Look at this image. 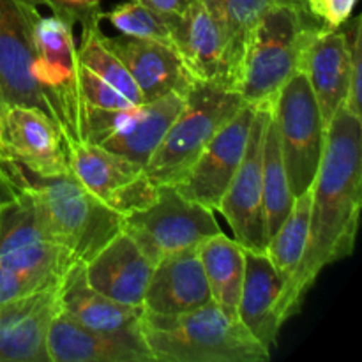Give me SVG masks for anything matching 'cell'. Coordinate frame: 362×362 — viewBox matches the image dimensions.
<instances>
[{
    "label": "cell",
    "instance_id": "cell-16",
    "mask_svg": "<svg viewBox=\"0 0 362 362\" xmlns=\"http://www.w3.org/2000/svg\"><path fill=\"white\" fill-rule=\"evenodd\" d=\"M49 362H152L140 325L103 332L78 324L62 310L53 317L46 336Z\"/></svg>",
    "mask_w": 362,
    "mask_h": 362
},
{
    "label": "cell",
    "instance_id": "cell-21",
    "mask_svg": "<svg viewBox=\"0 0 362 362\" xmlns=\"http://www.w3.org/2000/svg\"><path fill=\"white\" fill-rule=\"evenodd\" d=\"M285 281L279 278L265 251L244 250V279L237 317L244 327L271 352L283 327L279 315Z\"/></svg>",
    "mask_w": 362,
    "mask_h": 362
},
{
    "label": "cell",
    "instance_id": "cell-3",
    "mask_svg": "<svg viewBox=\"0 0 362 362\" xmlns=\"http://www.w3.org/2000/svg\"><path fill=\"white\" fill-rule=\"evenodd\" d=\"M324 25L306 6L283 4L265 11L247 32L235 78L244 103H274L279 88L300 71L304 53Z\"/></svg>",
    "mask_w": 362,
    "mask_h": 362
},
{
    "label": "cell",
    "instance_id": "cell-34",
    "mask_svg": "<svg viewBox=\"0 0 362 362\" xmlns=\"http://www.w3.org/2000/svg\"><path fill=\"white\" fill-rule=\"evenodd\" d=\"M30 2L37 7H49L52 14L69 21L71 25L83 23L103 13L101 0H30Z\"/></svg>",
    "mask_w": 362,
    "mask_h": 362
},
{
    "label": "cell",
    "instance_id": "cell-18",
    "mask_svg": "<svg viewBox=\"0 0 362 362\" xmlns=\"http://www.w3.org/2000/svg\"><path fill=\"white\" fill-rule=\"evenodd\" d=\"M105 42L129 71L131 78L140 88L144 103L154 101L170 92L187 94L193 85V78L186 71L173 46L154 39L126 35H105Z\"/></svg>",
    "mask_w": 362,
    "mask_h": 362
},
{
    "label": "cell",
    "instance_id": "cell-4",
    "mask_svg": "<svg viewBox=\"0 0 362 362\" xmlns=\"http://www.w3.org/2000/svg\"><path fill=\"white\" fill-rule=\"evenodd\" d=\"M16 187L35 198L46 221L78 264H87L108 240L122 232L120 212L92 194L71 172L42 177L16 163H0Z\"/></svg>",
    "mask_w": 362,
    "mask_h": 362
},
{
    "label": "cell",
    "instance_id": "cell-24",
    "mask_svg": "<svg viewBox=\"0 0 362 362\" xmlns=\"http://www.w3.org/2000/svg\"><path fill=\"white\" fill-rule=\"evenodd\" d=\"M184 101H186V94L170 92L154 101L144 103V108H141L138 119L127 129L106 138L99 145L145 168L151 156L161 144L168 127L172 126L175 117L182 110Z\"/></svg>",
    "mask_w": 362,
    "mask_h": 362
},
{
    "label": "cell",
    "instance_id": "cell-13",
    "mask_svg": "<svg viewBox=\"0 0 362 362\" xmlns=\"http://www.w3.org/2000/svg\"><path fill=\"white\" fill-rule=\"evenodd\" d=\"M25 166L42 177L69 172L67 148L59 126L39 110L4 105L0 112V163Z\"/></svg>",
    "mask_w": 362,
    "mask_h": 362
},
{
    "label": "cell",
    "instance_id": "cell-5",
    "mask_svg": "<svg viewBox=\"0 0 362 362\" xmlns=\"http://www.w3.org/2000/svg\"><path fill=\"white\" fill-rule=\"evenodd\" d=\"M246 105L232 87L193 81L182 110L145 165L156 186H175L186 177L214 134Z\"/></svg>",
    "mask_w": 362,
    "mask_h": 362
},
{
    "label": "cell",
    "instance_id": "cell-14",
    "mask_svg": "<svg viewBox=\"0 0 362 362\" xmlns=\"http://www.w3.org/2000/svg\"><path fill=\"white\" fill-rule=\"evenodd\" d=\"M255 112L257 105L246 103L214 134L186 177L173 186L182 197L211 211L218 209L219 200L243 161Z\"/></svg>",
    "mask_w": 362,
    "mask_h": 362
},
{
    "label": "cell",
    "instance_id": "cell-37",
    "mask_svg": "<svg viewBox=\"0 0 362 362\" xmlns=\"http://www.w3.org/2000/svg\"><path fill=\"white\" fill-rule=\"evenodd\" d=\"M18 193H20V189L14 186L13 180L9 179L6 170L0 165V211H2L7 204H11V202L18 197Z\"/></svg>",
    "mask_w": 362,
    "mask_h": 362
},
{
    "label": "cell",
    "instance_id": "cell-36",
    "mask_svg": "<svg viewBox=\"0 0 362 362\" xmlns=\"http://www.w3.org/2000/svg\"><path fill=\"white\" fill-rule=\"evenodd\" d=\"M140 2H144L145 6L154 9L156 13L173 20V18L179 16L180 13H184L186 7L189 6L191 2H194V0H140Z\"/></svg>",
    "mask_w": 362,
    "mask_h": 362
},
{
    "label": "cell",
    "instance_id": "cell-20",
    "mask_svg": "<svg viewBox=\"0 0 362 362\" xmlns=\"http://www.w3.org/2000/svg\"><path fill=\"white\" fill-rule=\"evenodd\" d=\"M212 300L197 247L161 258L152 267L144 297L148 313H186Z\"/></svg>",
    "mask_w": 362,
    "mask_h": 362
},
{
    "label": "cell",
    "instance_id": "cell-28",
    "mask_svg": "<svg viewBox=\"0 0 362 362\" xmlns=\"http://www.w3.org/2000/svg\"><path fill=\"white\" fill-rule=\"evenodd\" d=\"M262 173H264L265 225H267V237L271 239L276 230L285 221L290 209H292L293 200H296L292 189H290L288 175H286L285 161H283L281 154V145H279L278 127H276L274 113L272 112L271 117H269L267 131H265Z\"/></svg>",
    "mask_w": 362,
    "mask_h": 362
},
{
    "label": "cell",
    "instance_id": "cell-11",
    "mask_svg": "<svg viewBox=\"0 0 362 362\" xmlns=\"http://www.w3.org/2000/svg\"><path fill=\"white\" fill-rule=\"evenodd\" d=\"M67 163L69 172L92 194L122 216L148 207L158 198L159 186L145 175L144 166L101 145H69Z\"/></svg>",
    "mask_w": 362,
    "mask_h": 362
},
{
    "label": "cell",
    "instance_id": "cell-38",
    "mask_svg": "<svg viewBox=\"0 0 362 362\" xmlns=\"http://www.w3.org/2000/svg\"><path fill=\"white\" fill-rule=\"evenodd\" d=\"M4 105H6V103H4V98H2V94H0V112H2Z\"/></svg>",
    "mask_w": 362,
    "mask_h": 362
},
{
    "label": "cell",
    "instance_id": "cell-27",
    "mask_svg": "<svg viewBox=\"0 0 362 362\" xmlns=\"http://www.w3.org/2000/svg\"><path fill=\"white\" fill-rule=\"evenodd\" d=\"M101 20L103 18L99 14V16H94L81 23L80 46H76L78 62L90 69L94 74H98L99 78L108 81L120 94L126 95L131 103L144 105L140 88L131 78L129 71L105 42V34L101 30V25H99Z\"/></svg>",
    "mask_w": 362,
    "mask_h": 362
},
{
    "label": "cell",
    "instance_id": "cell-23",
    "mask_svg": "<svg viewBox=\"0 0 362 362\" xmlns=\"http://www.w3.org/2000/svg\"><path fill=\"white\" fill-rule=\"evenodd\" d=\"M60 310L85 327L119 332L140 325L144 306L117 303L92 288L85 278L83 264H74L59 286Z\"/></svg>",
    "mask_w": 362,
    "mask_h": 362
},
{
    "label": "cell",
    "instance_id": "cell-7",
    "mask_svg": "<svg viewBox=\"0 0 362 362\" xmlns=\"http://www.w3.org/2000/svg\"><path fill=\"white\" fill-rule=\"evenodd\" d=\"M283 161L293 197L313 186L325 151L327 127L306 74L297 71L272 103Z\"/></svg>",
    "mask_w": 362,
    "mask_h": 362
},
{
    "label": "cell",
    "instance_id": "cell-17",
    "mask_svg": "<svg viewBox=\"0 0 362 362\" xmlns=\"http://www.w3.org/2000/svg\"><path fill=\"white\" fill-rule=\"evenodd\" d=\"M59 286L0 306V362H49L46 336L60 311Z\"/></svg>",
    "mask_w": 362,
    "mask_h": 362
},
{
    "label": "cell",
    "instance_id": "cell-9",
    "mask_svg": "<svg viewBox=\"0 0 362 362\" xmlns=\"http://www.w3.org/2000/svg\"><path fill=\"white\" fill-rule=\"evenodd\" d=\"M0 211V265L60 279L78 264L46 221L35 198L23 187Z\"/></svg>",
    "mask_w": 362,
    "mask_h": 362
},
{
    "label": "cell",
    "instance_id": "cell-2",
    "mask_svg": "<svg viewBox=\"0 0 362 362\" xmlns=\"http://www.w3.org/2000/svg\"><path fill=\"white\" fill-rule=\"evenodd\" d=\"M141 336L154 361L265 362L271 352L237 317L211 300L186 313L158 315L144 310Z\"/></svg>",
    "mask_w": 362,
    "mask_h": 362
},
{
    "label": "cell",
    "instance_id": "cell-6",
    "mask_svg": "<svg viewBox=\"0 0 362 362\" xmlns=\"http://www.w3.org/2000/svg\"><path fill=\"white\" fill-rule=\"evenodd\" d=\"M73 27L55 16H39L34 28V74L62 133L66 148L83 141V101L78 85V55Z\"/></svg>",
    "mask_w": 362,
    "mask_h": 362
},
{
    "label": "cell",
    "instance_id": "cell-30",
    "mask_svg": "<svg viewBox=\"0 0 362 362\" xmlns=\"http://www.w3.org/2000/svg\"><path fill=\"white\" fill-rule=\"evenodd\" d=\"M101 18H106L120 32V35L154 39V41L173 46L172 20L156 13L140 0H127V2L119 4L108 13H101Z\"/></svg>",
    "mask_w": 362,
    "mask_h": 362
},
{
    "label": "cell",
    "instance_id": "cell-1",
    "mask_svg": "<svg viewBox=\"0 0 362 362\" xmlns=\"http://www.w3.org/2000/svg\"><path fill=\"white\" fill-rule=\"evenodd\" d=\"M361 120L341 106L327 127L324 158L311 186L313 202L306 253L279 300L283 324L299 313L320 272L354 251L362 202Z\"/></svg>",
    "mask_w": 362,
    "mask_h": 362
},
{
    "label": "cell",
    "instance_id": "cell-32",
    "mask_svg": "<svg viewBox=\"0 0 362 362\" xmlns=\"http://www.w3.org/2000/svg\"><path fill=\"white\" fill-rule=\"evenodd\" d=\"M60 281L41 274H34V272L14 271V269L0 265V306L11 303V300L21 299L25 296H30V293L39 292L42 288H48V286L57 285Z\"/></svg>",
    "mask_w": 362,
    "mask_h": 362
},
{
    "label": "cell",
    "instance_id": "cell-25",
    "mask_svg": "<svg viewBox=\"0 0 362 362\" xmlns=\"http://www.w3.org/2000/svg\"><path fill=\"white\" fill-rule=\"evenodd\" d=\"M197 251L212 300L228 315L237 317L244 279V247L219 232L198 244Z\"/></svg>",
    "mask_w": 362,
    "mask_h": 362
},
{
    "label": "cell",
    "instance_id": "cell-31",
    "mask_svg": "<svg viewBox=\"0 0 362 362\" xmlns=\"http://www.w3.org/2000/svg\"><path fill=\"white\" fill-rule=\"evenodd\" d=\"M78 85L85 106H94L103 110H126L134 106L126 95L120 94L115 87L99 78L85 66L78 62Z\"/></svg>",
    "mask_w": 362,
    "mask_h": 362
},
{
    "label": "cell",
    "instance_id": "cell-22",
    "mask_svg": "<svg viewBox=\"0 0 362 362\" xmlns=\"http://www.w3.org/2000/svg\"><path fill=\"white\" fill-rule=\"evenodd\" d=\"M300 73L306 74L325 127H329L349 94L350 46L346 28H324L304 53Z\"/></svg>",
    "mask_w": 362,
    "mask_h": 362
},
{
    "label": "cell",
    "instance_id": "cell-12",
    "mask_svg": "<svg viewBox=\"0 0 362 362\" xmlns=\"http://www.w3.org/2000/svg\"><path fill=\"white\" fill-rule=\"evenodd\" d=\"M39 16L30 0H0V94L7 105L30 106L53 120L48 99L32 74Z\"/></svg>",
    "mask_w": 362,
    "mask_h": 362
},
{
    "label": "cell",
    "instance_id": "cell-35",
    "mask_svg": "<svg viewBox=\"0 0 362 362\" xmlns=\"http://www.w3.org/2000/svg\"><path fill=\"white\" fill-rule=\"evenodd\" d=\"M357 0H308V11L325 28L343 27L350 20Z\"/></svg>",
    "mask_w": 362,
    "mask_h": 362
},
{
    "label": "cell",
    "instance_id": "cell-8",
    "mask_svg": "<svg viewBox=\"0 0 362 362\" xmlns=\"http://www.w3.org/2000/svg\"><path fill=\"white\" fill-rule=\"evenodd\" d=\"M122 230L154 267L161 258L191 250L221 232L211 209L187 200L173 186H159L148 207L124 216Z\"/></svg>",
    "mask_w": 362,
    "mask_h": 362
},
{
    "label": "cell",
    "instance_id": "cell-10",
    "mask_svg": "<svg viewBox=\"0 0 362 362\" xmlns=\"http://www.w3.org/2000/svg\"><path fill=\"white\" fill-rule=\"evenodd\" d=\"M271 112L272 103L257 105L243 161L216 209L226 219L237 243L244 250L251 251H265L269 240L267 225H265L262 163H264L265 131H267Z\"/></svg>",
    "mask_w": 362,
    "mask_h": 362
},
{
    "label": "cell",
    "instance_id": "cell-26",
    "mask_svg": "<svg viewBox=\"0 0 362 362\" xmlns=\"http://www.w3.org/2000/svg\"><path fill=\"white\" fill-rule=\"evenodd\" d=\"M311 202H313V187L296 197L288 216L265 246V255L279 278L285 281V286L296 274L306 253L308 239H310Z\"/></svg>",
    "mask_w": 362,
    "mask_h": 362
},
{
    "label": "cell",
    "instance_id": "cell-33",
    "mask_svg": "<svg viewBox=\"0 0 362 362\" xmlns=\"http://www.w3.org/2000/svg\"><path fill=\"white\" fill-rule=\"evenodd\" d=\"M346 28L350 46V78H349V94H346L345 108L356 117L362 119L361 110V80H362V23L361 16L350 21Z\"/></svg>",
    "mask_w": 362,
    "mask_h": 362
},
{
    "label": "cell",
    "instance_id": "cell-29",
    "mask_svg": "<svg viewBox=\"0 0 362 362\" xmlns=\"http://www.w3.org/2000/svg\"><path fill=\"white\" fill-rule=\"evenodd\" d=\"M204 4L214 14L225 32L230 57L235 67V78L247 32L265 11L274 6H283V4L308 7V0H204Z\"/></svg>",
    "mask_w": 362,
    "mask_h": 362
},
{
    "label": "cell",
    "instance_id": "cell-19",
    "mask_svg": "<svg viewBox=\"0 0 362 362\" xmlns=\"http://www.w3.org/2000/svg\"><path fill=\"white\" fill-rule=\"evenodd\" d=\"M83 271L88 285L103 296L117 303L144 306L152 264L124 230L83 264Z\"/></svg>",
    "mask_w": 362,
    "mask_h": 362
},
{
    "label": "cell",
    "instance_id": "cell-15",
    "mask_svg": "<svg viewBox=\"0 0 362 362\" xmlns=\"http://www.w3.org/2000/svg\"><path fill=\"white\" fill-rule=\"evenodd\" d=\"M172 41L193 81L235 88V67L226 35L204 0H194L173 18Z\"/></svg>",
    "mask_w": 362,
    "mask_h": 362
}]
</instances>
